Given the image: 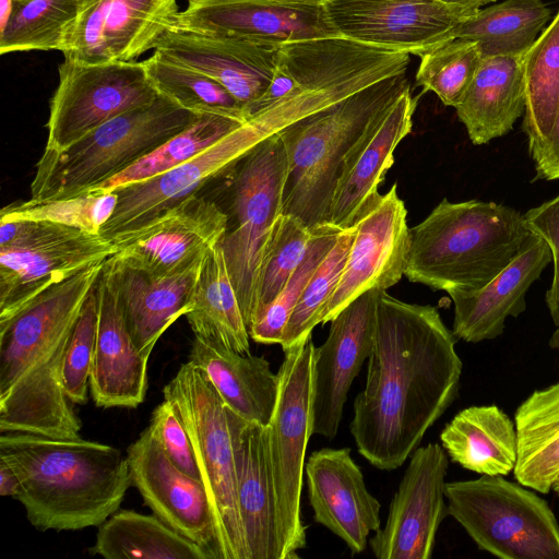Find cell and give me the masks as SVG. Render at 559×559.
Segmentation results:
<instances>
[{
    "mask_svg": "<svg viewBox=\"0 0 559 559\" xmlns=\"http://www.w3.org/2000/svg\"><path fill=\"white\" fill-rule=\"evenodd\" d=\"M455 344L436 307L380 292L366 384L350 423L357 450L372 466H402L452 405L463 370Z\"/></svg>",
    "mask_w": 559,
    "mask_h": 559,
    "instance_id": "6da1fadb",
    "label": "cell"
},
{
    "mask_svg": "<svg viewBox=\"0 0 559 559\" xmlns=\"http://www.w3.org/2000/svg\"><path fill=\"white\" fill-rule=\"evenodd\" d=\"M104 263L52 285L0 321V432L80 437L82 424L64 394L62 365Z\"/></svg>",
    "mask_w": 559,
    "mask_h": 559,
    "instance_id": "7a4b0ae2",
    "label": "cell"
},
{
    "mask_svg": "<svg viewBox=\"0 0 559 559\" xmlns=\"http://www.w3.org/2000/svg\"><path fill=\"white\" fill-rule=\"evenodd\" d=\"M0 459L16 472L22 487L15 499L41 532L99 526L132 485L127 455L81 437L1 432Z\"/></svg>",
    "mask_w": 559,
    "mask_h": 559,
    "instance_id": "3957f363",
    "label": "cell"
},
{
    "mask_svg": "<svg viewBox=\"0 0 559 559\" xmlns=\"http://www.w3.org/2000/svg\"><path fill=\"white\" fill-rule=\"evenodd\" d=\"M532 233L511 206L444 198L409 228L404 276L433 290L479 289L518 257Z\"/></svg>",
    "mask_w": 559,
    "mask_h": 559,
    "instance_id": "277c9868",
    "label": "cell"
},
{
    "mask_svg": "<svg viewBox=\"0 0 559 559\" xmlns=\"http://www.w3.org/2000/svg\"><path fill=\"white\" fill-rule=\"evenodd\" d=\"M406 72L376 82L280 133L288 163L284 214L298 217L309 228L328 224L346 155L371 121L409 87Z\"/></svg>",
    "mask_w": 559,
    "mask_h": 559,
    "instance_id": "5b68a950",
    "label": "cell"
},
{
    "mask_svg": "<svg viewBox=\"0 0 559 559\" xmlns=\"http://www.w3.org/2000/svg\"><path fill=\"white\" fill-rule=\"evenodd\" d=\"M198 116L158 95L151 104L115 117L63 151L44 150L31 183V199L81 194L148 154Z\"/></svg>",
    "mask_w": 559,
    "mask_h": 559,
    "instance_id": "8992f818",
    "label": "cell"
},
{
    "mask_svg": "<svg viewBox=\"0 0 559 559\" xmlns=\"http://www.w3.org/2000/svg\"><path fill=\"white\" fill-rule=\"evenodd\" d=\"M448 513L480 550L501 559H559V522L535 490L481 475L445 484Z\"/></svg>",
    "mask_w": 559,
    "mask_h": 559,
    "instance_id": "52a82bcc",
    "label": "cell"
},
{
    "mask_svg": "<svg viewBox=\"0 0 559 559\" xmlns=\"http://www.w3.org/2000/svg\"><path fill=\"white\" fill-rule=\"evenodd\" d=\"M163 395L191 440L213 512L218 559H248L225 404L206 374L189 361L164 386Z\"/></svg>",
    "mask_w": 559,
    "mask_h": 559,
    "instance_id": "ba28073f",
    "label": "cell"
},
{
    "mask_svg": "<svg viewBox=\"0 0 559 559\" xmlns=\"http://www.w3.org/2000/svg\"><path fill=\"white\" fill-rule=\"evenodd\" d=\"M287 166L285 145L278 133L242 158L233 178L234 223L219 243L247 328L253 316L263 253L283 214Z\"/></svg>",
    "mask_w": 559,
    "mask_h": 559,
    "instance_id": "9c48e42d",
    "label": "cell"
},
{
    "mask_svg": "<svg viewBox=\"0 0 559 559\" xmlns=\"http://www.w3.org/2000/svg\"><path fill=\"white\" fill-rule=\"evenodd\" d=\"M310 336L284 353L278 369V395L267 425L271 472L284 559L306 547L301 519L305 456L312 436L313 358Z\"/></svg>",
    "mask_w": 559,
    "mask_h": 559,
    "instance_id": "30bf717a",
    "label": "cell"
},
{
    "mask_svg": "<svg viewBox=\"0 0 559 559\" xmlns=\"http://www.w3.org/2000/svg\"><path fill=\"white\" fill-rule=\"evenodd\" d=\"M58 72L59 83L49 104L46 151H63L159 95L143 61L87 64L64 60Z\"/></svg>",
    "mask_w": 559,
    "mask_h": 559,
    "instance_id": "8fae6325",
    "label": "cell"
},
{
    "mask_svg": "<svg viewBox=\"0 0 559 559\" xmlns=\"http://www.w3.org/2000/svg\"><path fill=\"white\" fill-rule=\"evenodd\" d=\"M227 227L228 215L216 203L193 194L114 238L110 258L154 276L174 275L199 263Z\"/></svg>",
    "mask_w": 559,
    "mask_h": 559,
    "instance_id": "7c38bea8",
    "label": "cell"
},
{
    "mask_svg": "<svg viewBox=\"0 0 559 559\" xmlns=\"http://www.w3.org/2000/svg\"><path fill=\"white\" fill-rule=\"evenodd\" d=\"M328 17L340 36L417 57L450 39L475 12L438 0H326Z\"/></svg>",
    "mask_w": 559,
    "mask_h": 559,
    "instance_id": "4fadbf2b",
    "label": "cell"
},
{
    "mask_svg": "<svg viewBox=\"0 0 559 559\" xmlns=\"http://www.w3.org/2000/svg\"><path fill=\"white\" fill-rule=\"evenodd\" d=\"M448 454L442 445L418 447L390 504L384 526L369 540L378 559H430L449 514L445 503Z\"/></svg>",
    "mask_w": 559,
    "mask_h": 559,
    "instance_id": "5bb4252c",
    "label": "cell"
},
{
    "mask_svg": "<svg viewBox=\"0 0 559 559\" xmlns=\"http://www.w3.org/2000/svg\"><path fill=\"white\" fill-rule=\"evenodd\" d=\"M265 141L250 119L178 167L116 189L117 205L100 235L114 238L144 225L167 209L197 194L209 180L228 170Z\"/></svg>",
    "mask_w": 559,
    "mask_h": 559,
    "instance_id": "9a60e30c",
    "label": "cell"
},
{
    "mask_svg": "<svg viewBox=\"0 0 559 559\" xmlns=\"http://www.w3.org/2000/svg\"><path fill=\"white\" fill-rule=\"evenodd\" d=\"M380 292L367 290L341 310L314 349L312 435L333 440L338 432L352 382L372 349Z\"/></svg>",
    "mask_w": 559,
    "mask_h": 559,
    "instance_id": "2e32d148",
    "label": "cell"
},
{
    "mask_svg": "<svg viewBox=\"0 0 559 559\" xmlns=\"http://www.w3.org/2000/svg\"><path fill=\"white\" fill-rule=\"evenodd\" d=\"M353 241L344 269L321 319L330 322L367 290H386L404 276L409 247L407 210L397 183L381 197L353 227Z\"/></svg>",
    "mask_w": 559,
    "mask_h": 559,
    "instance_id": "e0dca14e",
    "label": "cell"
},
{
    "mask_svg": "<svg viewBox=\"0 0 559 559\" xmlns=\"http://www.w3.org/2000/svg\"><path fill=\"white\" fill-rule=\"evenodd\" d=\"M283 44L173 24L154 50L222 84L246 109L267 90Z\"/></svg>",
    "mask_w": 559,
    "mask_h": 559,
    "instance_id": "ac0fdd59",
    "label": "cell"
},
{
    "mask_svg": "<svg viewBox=\"0 0 559 559\" xmlns=\"http://www.w3.org/2000/svg\"><path fill=\"white\" fill-rule=\"evenodd\" d=\"M178 13L177 0H87L62 51L64 60L134 61L154 49Z\"/></svg>",
    "mask_w": 559,
    "mask_h": 559,
    "instance_id": "d6986e66",
    "label": "cell"
},
{
    "mask_svg": "<svg viewBox=\"0 0 559 559\" xmlns=\"http://www.w3.org/2000/svg\"><path fill=\"white\" fill-rule=\"evenodd\" d=\"M132 486L163 522L218 559L213 512L202 480L181 472L148 428L127 449Z\"/></svg>",
    "mask_w": 559,
    "mask_h": 559,
    "instance_id": "ffe728a7",
    "label": "cell"
},
{
    "mask_svg": "<svg viewBox=\"0 0 559 559\" xmlns=\"http://www.w3.org/2000/svg\"><path fill=\"white\" fill-rule=\"evenodd\" d=\"M417 100L408 87L354 144L336 182L328 224L350 229L379 202V186L394 163V150L412 131Z\"/></svg>",
    "mask_w": 559,
    "mask_h": 559,
    "instance_id": "44dd1931",
    "label": "cell"
},
{
    "mask_svg": "<svg viewBox=\"0 0 559 559\" xmlns=\"http://www.w3.org/2000/svg\"><path fill=\"white\" fill-rule=\"evenodd\" d=\"M116 246L100 234L73 229L22 248L0 249V321L55 284L105 262Z\"/></svg>",
    "mask_w": 559,
    "mask_h": 559,
    "instance_id": "7402d4cb",
    "label": "cell"
},
{
    "mask_svg": "<svg viewBox=\"0 0 559 559\" xmlns=\"http://www.w3.org/2000/svg\"><path fill=\"white\" fill-rule=\"evenodd\" d=\"M175 25L281 44L340 36L323 3L274 0H188Z\"/></svg>",
    "mask_w": 559,
    "mask_h": 559,
    "instance_id": "603a6c76",
    "label": "cell"
},
{
    "mask_svg": "<svg viewBox=\"0 0 559 559\" xmlns=\"http://www.w3.org/2000/svg\"><path fill=\"white\" fill-rule=\"evenodd\" d=\"M313 519L361 554L368 536L380 528L381 504L372 496L349 448L313 451L305 465Z\"/></svg>",
    "mask_w": 559,
    "mask_h": 559,
    "instance_id": "cb8c5ba5",
    "label": "cell"
},
{
    "mask_svg": "<svg viewBox=\"0 0 559 559\" xmlns=\"http://www.w3.org/2000/svg\"><path fill=\"white\" fill-rule=\"evenodd\" d=\"M227 416L235 457L238 510L248 559H284L267 426L248 421L228 408Z\"/></svg>",
    "mask_w": 559,
    "mask_h": 559,
    "instance_id": "d4e9b609",
    "label": "cell"
},
{
    "mask_svg": "<svg viewBox=\"0 0 559 559\" xmlns=\"http://www.w3.org/2000/svg\"><path fill=\"white\" fill-rule=\"evenodd\" d=\"M551 261L547 242L532 233L518 257L484 287L447 292L454 305V336L467 343L500 336L507 319L525 311L530 287Z\"/></svg>",
    "mask_w": 559,
    "mask_h": 559,
    "instance_id": "484cf974",
    "label": "cell"
},
{
    "mask_svg": "<svg viewBox=\"0 0 559 559\" xmlns=\"http://www.w3.org/2000/svg\"><path fill=\"white\" fill-rule=\"evenodd\" d=\"M96 294L98 324L90 377L92 397L97 407L135 408L146 394L148 358L138 350L129 334L105 263L96 283Z\"/></svg>",
    "mask_w": 559,
    "mask_h": 559,
    "instance_id": "4316f807",
    "label": "cell"
},
{
    "mask_svg": "<svg viewBox=\"0 0 559 559\" xmlns=\"http://www.w3.org/2000/svg\"><path fill=\"white\" fill-rule=\"evenodd\" d=\"M201 261L168 276H154L111 258L105 262L129 334L144 357L150 358L163 333L190 310Z\"/></svg>",
    "mask_w": 559,
    "mask_h": 559,
    "instance_id": "83f0119b",
    "label": "cell"
},
{
    "mask_svg": "<svg viewBox=\"0 0 559 559\" xmlns=\"http://www.w3.org/2000/svg\"><path fill=\"white\" fill-rule=\"evenodd\" d=\"M188 361L206 374L228 409L248 421L270 424L280 380L264 357L194 336Z\"/></svg>",
    "mask_w": 559,
    "mask_h": 559,
    "instance_id": "f1b7e54d",
    "label": "cell"
},
{
    "mask_svg": "<svg viewBox=\"0 0 559 559\" xmlns=\"http://www.w3.org/2000/svg\"><path fill=\"white\" fill-rule=\"evenodd\" d=\"M523 56L483 57L463 100L455 107L475 145L509 133L525 110Z\"/></svg>",
    "mask_w": 559,
    "mask_h": 559,
    "instance_id": "f546056e",
    "label": "cell"
},
{
    "mask_svg": "<svg viewBox=\"0 0 559 559\" xmlns=\"http://www.w3.org/2000/svg\"><path fill=\"white\" fill-rule=\"evenodd\" d=\"M440 440L452 462L480 475L508 476L518 462L515 423L495 404L460 411Z\"/></svg>",
    "mask_w": 559,
    "mask_h": 559,
    "instance_id": "4dcf8cb0",
    "label": "cell"
},
{
    "mask_svg": "<svg viewBox=\"0 0 559 559\" xmlns=\"http://www.w3.org/2000/svg\"><path fill=\"white\" fill-rule=\"evenodd\" d=\"M514 423V477L535 491L548 493L559 478V381L526 397L515 411Z\"/></svg>",
    "mask_w": 559,
    "mask_h": 559,
    "instance_id": "1f68e13d",
    "label": "cell"
},
{
    "mask_svg": "<svg viewBox=\"0 0 559 559\" xmlns=\"http://www.w3.org/2000/svg\"><path fill=\"white\" fill-rule=\"evenodd\" d=\"M186 317L194 336L250 354L249 331L221 243L210 249L201 261Z\"/></svg>",
    "mask_w": 559,
    "mask_h": 559,
    "instance_id": "d6a6232c",
    "label": "cell"
},
{
    "mask_svg": "<svg viewBox=\"0 0 559 559\" xmlns=\"http://www.w3.org/2000/svg\"><path fill=\"white\" fill-rule=\"evenodd\" d=\"M92 555L106 559H214L159 518L120 510L98 526Z\"/></svg>",
    "mask_w": 559,
    "mask_h": 559,
    "instance_id": "836d02e7",
    "label": "cell"
},
{
    "mask_svg": "<svg viewBox=\"0 0 559 559\" xmlns=\"http://www.w3.org/2000/svg\"><path fill=\"white\" fill-rule=\"evenodd\" d=\"M552 17L542 0H506L479 9L451 32L478 44L483 57L523 56Z\"/></svg>",
    "mask_w": 559,
    "mask_h": 559,
    "instance_id": "e575fe53",
    "label": "cell"
},
{
    "mask_svg": "<svg viewBox=\"0 0 559 559\" xmlns=\"http://www.w3.org/2000/svg\"><path fill=\"white\" fill-rule=\"evenodd\" d=\"M525 110L522 129L535 160L559 108V11L523 57Z\"/></svg>",
    "mask_w": 559,
    "mask_h": 559,
    "instance_id": "d590c367",
    "label": "cell"
},
{
    "mask_svg": "<svg viewBox=\"0 0 559 559\" xmlns=\"http://www.w3.org/2000/svg\"><path fill=\"white\" fill-rule=\"evenodd\" d=\"M87 0H14L0 32V53L29 50L63 51Z\"/></svg>",
    "mask_w": 559,
    "mask_h": 559,
    "instance_id": "8d00e7d4",
    "label": "cell"
},
{
    "mask_svg": "<svg viewBox=\"0 0 559 559\" xmlns=\"http://www.w3.org/2000/svg\"><path fill=\"white\" fill-rule=\"evenodd\" d=\"M242 122L243 120L218 114L199 115L182 131L116 176L87 191L110 192L163 175L206 150Z\"/></svg>",
    "mask_w": 559,
    "mask_h": 559,
    "instance_id": "74e56055",
    "label": "cell"
},
{
    "mask_svg": "<svg viewBox=\"0 0 559 559\" xmlns=\"http://www.w3.org/2000/svg\"><path fill=\"white\" fill-rule=\"evenodd\" d=\"M159 95L197 115L218 114L246 120L242 105L217 81L154 50L143 61Z\"/></svg>",
    "mask_w": 559,
    "mask_h": 559,
    "instance_id": "f35d334b",
    "label": "cell"
},
{
    "mask_svg": "<svg viewBox=\"0 0 559 559\" xmlns=\"http://www.w3.org/2000/svg\"><path fill=\"white\" fill-rule=\"evenodd\" d=\"M343 230L323 224L312 228L304 259L275 300L249 326L250 338L260 344H280L289 316L317 269L332 250Z\"/></svg>",
    "mask_w": 559,
    "mask_h": 559,
    "instance_id": "ab89813d",
    "label": "cell"
},
{
    "mask_svg": "<svg viewBox=\"0 0 559 559\" xmlns=\"http://www.w3.org/2000/svg\"><path fill=\"white\" fill-rule=\"evenodd\" d=\"M419 58L416 85L455 108L472 84L483 55L476 41L451 38Z\"/></svg>",
    "mask_w": 559,
    "mask_h": 559,
    "instance_id": "60d3db41",
    "label": "cell"
},
{
    "mask_svg": "<svg viewBox=\"0 0 559 559\" xmlns=\"http://www.w3.org/2000/svg\"><path fill=\"white\" fill-rule=\"evenodd\" d=\"M311 235L312 228L294 215L277 218L260 265L251 323L280 295L304 259Z\"/></svg>",
    "mask_w": 559,
    "mask_h": 559,
    "instance_id": "b9f144b4",
    "label": "cell"
},
{
    "mask_svg": "<svg viewBox=\"0 0 559 559\" xmlns=\"http://www.w3.org/2000/svg\"><path fill=\"white\" fill-rule=\"evenodd\" d=\"M116 191H87L46 201L29 199L4 206L0 219L46 221L92 234H99L117 205Z\"/></svg>",
    "mask_w": 559,
    "mask_h": 559,
    "instance_id": "7bdbcfd3",
    "label": "cell"
},
{
    "mask_svg": "<svg viewBox=\"0 0 559 559\" xmlns=\"http://www.w3.org/2000/svg\"><path fill=\"white\" fill-rule=\"evenodd\" d=\"M354 229L343 230L334 247L307 284L292 311L280 343L283 352L311 336L340 282Z\"/></svg>",
    "mask_w": 559,
    "mask_h": 559,
    "instance_id": "ee69618b",
    "label": "cell"
},
{
    "mask_svg": "<svg viewBox=\"0 0 559 559\" xmlns=\"http://www.w3.org/2000/svg\"><path fill=\"white\" fill-rule=\"evenodd\" d=\"M97 324L98 300L95 285L72 332L62 365V386L72 404L84 405L87 402Z\"/></svg>",
    "mask_w": 559,
    "mask_h": 559,
    "instance_id": "f6af8a7d",
    "label": "cell"
},
{
    "mask_svg": "<svg viewBox=\"0 0 559 559\" xmlns=\"http://www.w3.org/2000/svg\"><path fill=\"white\" fill-rule=\"evenodd\" d=\"M147 428L169 460L181 472L202 480L188 431L171 402L164 399L154 408Z\"/></svg>",
    "mask_w": 559,
    "mask_h": 559,
    "instance_id": "bcb514c9",
    "label": "cell"
},
{
    "mask_svg": "<svg viewBox=\"0 0 559 559\" xmlns=\"http://www.w3.org/2000/svg\"><path fill=\"white\" fill-rule=\"evenodd\" d=\"M523 215L530 230L542 237L551 251L554 277L545 300L554 323L559 325V194Z\"/></svg>",
    "mask_w": 559,
    "mask_h": 559,
    "instance_id": "7dc6e473",
    "label": "cell"
},
{
    "mask_svg": "<svg viewBox=\"0 0 559 559\" xmlns=\"http://www.w3.org/2000/svg\"><path fill=\"white\" fill-rule=\"evenodd\" d=\"M534 163L536 170L535 179H559V108L550 134Z\"/></svg>",
    "mask_w": 559,
    "mask_h": 559,
    "instance_id": "c3c4849f",
    "label": "cell"
},
{
    "mask_svg": "<svg viewBox=\"0 0 559 559\" xmlns=\"http://www.w3.org/2000/svg\"><path fill=\"white\" fill-rule=\"evenodd\" d=\"M21 480L16 472L4 460L0 459V495L15 499L21 491Z\"/></svg>",
    "mask_w": 559,
    "mask_h": 559,
    "instance_id": "681fc988",
    "label": "cell"
},
{
    "mask_svg": "<svg viewBox=\"0 0 559 559\" xmlns=\"http://www.w3.org/2000/svg\"><path fill=\"white\" fill-rule=\"evenodd\" d=\"M442 3L457 7L464 10H467L469 12H476L480 9V7L495 2L496 0H438Z\"/></svg>",
    "mask_w": 559,
    "mask_h": 559,
    "instance_id": "f907efd6",
    "label": "cell"
},
{
    "mask_svg": "<svg viewBox=\"0 0 559 559\" xmlns=\"http://www.w3.org/2000/svg\"><path fill=\"white\" fill-rule=\"evenodd\" d=\"M14 0H0V32L7 26L12 14Z\"/></svg>",
    "mask_w": 559,
    "mask_h": 559,
    "instance_id": "816d5d0a",
    "label": "cell"
},
{
    "mask_svg": "<svg viewBox=\"0 0 559 559\" xmlns=\"http://www.w3.org/2000/svg\"><path fill=\"white\" fill-rule=\"evenodd\" d=\"M549 346L559 352V325H557L556 331L552 333L549 340Z\"/></svg>",
    "mask_w": 559,
    "mask_h": 559,
    "instance_id": "f5cc1de1",
    "label": "cell"
},
{
    "mask_svg": "<svg viewBox=\"0 0 559 559\" xmlns=\"http://www.w3.org/2000/svg\"><path fill=\"white\" fill-rule=\"evenodd\" d=\"M274 1H284V2H314V3H324L326 0H274Z\"/></svg>",
    "mask_w": 559,
    "mask_h": 559,
    "instance_id": "db71d44e",
    "label": "cell"
},
{
    "mask_svg": "<svg viewBox=\"0 0 559 559\" xmlns=\"http://www.w3.org/2000/svg\"><path fill=\"white\" fill-rule=\"evenodd\" d=\"M552 490H555V492L559 496V478H558V480L556 481V484L554 485Z\"/></svg>",
    "mask_w": 559,
    "mask_h": 559,
    "instance_id": "11a10c76",
    "label": "cell"
}]
</instances>
